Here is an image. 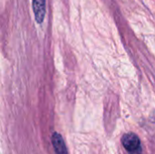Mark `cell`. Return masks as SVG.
<instances>
[{"label": "cell", "instance_id": "2", "mask_svg": "<svg viewBox=\"0 0 155 154\" xmlns=\"http://www.w3.org/2000/svg\"><path fill=\"white\" fill-rule=\"evenodd\" d=\"M32 7L35 21L38 24H42L45 17L46 0H32Z\"/></svg>", "mask_w": 155, "mask_h": 154}, {"label": "cell", "instance_id": "1", "mask_svg": "<svg viewBox=\"0 0 155 154\" xmlns=\"http://www.w3.org/2000/svg\"><path fill=\"white\" fill-rule=\"evenodd\" d=\"M122 143L129 154H142L143 148L140 138L134 133H127L122 138Z\"/></svg>", "mask_w": 155, "mask_h": 154}, {"label": "cell", "instance_id": "3", "mask_svg": "<svg viewBox=\"0 0 155 154\" xmlns=\"http://www.w3.org/2000/svg\"><path fill=\"white\" fill-rule=\"evenodd\" d=\"M51 140H52V144H53L55 154H68L65 143L60 133L54 132L52 134Z\"/></svg>", "mask_w": 155, "mask_h": 154}]
</instances>
